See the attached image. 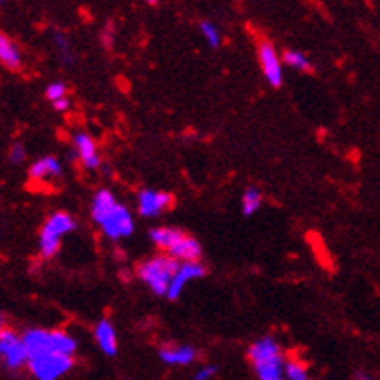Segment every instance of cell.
<instances>
[{"mask_svg": "<svg viewBox=\"0 0 380 380\" xmlns=\"http://www.w3.org/2000/svg\"><path fill=\"white\" fill-rule=\"evenodd\" d=\"M260 204H262V194L258 192L256 189H246L243 194V214L244 216H253L258 212L260 208Z\"/></svg>", "mask_w": 380, "mask_h": 380, "instance_id": "cell-18", "label": "cell"}, {"mask_svg": "<svg viewBox=\"0 0 380 380\" xmlns=\"http://www.w3.org/2000/svg\"><path fill=\"white\" fill-rule=\"evenodd\" d=\"M54 45H56V49H58V51H61V54H63L64 64L74 63L72 53H70V43H68V39H66L63 33H56V35H54Z\"/></svg>", "mask_w": 380, "mask_h": 380, "instance_id": "cell-22", "label": "cell"}, {"mask_svg": "<svg viewBox=\"0 0 380 380\" xmlns=\"http://www.w3.org/2000/svg\"><path fill=\"white\" fill-rule=\"evenodd\" d=\"M258 380H285V361L283 355H271L251 361Z\"/></svg>", "mask_w": 380, "mask_h": 380, "instance_id": "cell-9", "label": "cell"}, {"mask_svg": "<svg viewBox=\"0 0 380 380\" xmlns=\"http://www.w3.org/2000/svg\"><path fill=\"white\" fill-rule=\"evenodd\" d=\"M216 372H217L216 365H206V367H202V369L192 377V380H212L216 377Z\"/></svg>", "mask_w": 380, "mask_h": 380, "instance_id": "cell-25", "label": "cell"}, {"mask_svg": "<svg viewBox=\"0 0 380 380\" xmlns=\"http://www.w3.org/2000/svg\"><path fill=\"white\" fill-rule=\"evenodd\" d=\"M0 63L8 70L22 68V53H19L16 43L6 35H0Z\"/></svg>", "mask_w": 380, "mask_h": 380, "instance_id": "cell-17", "label": "cell"}, {"mask_svg": "<svg viewBox=\"0 0 380 380\" xmlns=\"http://www.w3.org/2000/svg\"><path fill=\"white\" fill-rule=\"evenodd\" d=\"M0 357L4 367L10 371H18L27 365V349L24 335L14 332L8 326H2L0 330Z\"/></svg>", "mask_w": 380, "mask_h": 380, "instance_id": "cell-4", "label": "cell"}, {"mask_svg": "<svg viewBox=\"0 0 380 380\" xmlns=\"http://www.w3.org/2000/svg\"><path fill=\"white\" fill-rule=\"evenodd\" d=\"M258 61L262 66L264 78L268 80L271 88H280L283 81V72H281V61L278 56L276 47L271 45L268 39H262L258 43Z\"/></svg>", "mask_w": 380, "mask_h": 380, "instance_id": "cell-5", "label": "cell"}, {"mask_svg": "<svg viewBox=\"0 0 380 380\" xmlns=\"http://www.w3.org/2000/svg\"><path fill=\"white\" fill-rule=\"evenodd\" d=\"M117 200L115 196L109 192V190H100L93 198V204H91V217L93 221L101 227V223L111 216V212L117 208Z\"/></svg>", "mask_w": 380, "mask_h": 380, "instance_id": "cell-14", "label": "cell"}, {"mask_svg": "<svg viewBox=\"0 0 380 380\" xmlns=\"http://www.w3.org/2000/svg\"><path fill=\"white\" fill-rule=\"evenodd\" d=\"M159 359L167 365H190L196 359V349L190 345H177V347H165L159 351Z\"/></svg>", "mask_w": 380, "mask_h": 380, "instance_id": "cell-16", "label": "cell"}, {"mask_svg": "<svg viewBox=\"0 0 380 380\" xmlns=\"http://www.w3.org/2000/svg\"><path fill=\"white\" fill-rule=\"evenodd\" d=\"M27 367L37 380H58L74 367L76 340L64 330L33 328L24 334Z\"/></svg>", "mask_w": 380, "mask_h": 380, "instance_id": "cell-1", "label": "cell"}, {"mask_svg": "<svg viewBox=\"0 0 380 380\" xmlns=\"http://www.w3.org/2000/svg\"><path fill=\"white\" fill-rule=\"evenodd\" d=\"M150 239L154 241L155 246L171 253L173 248L184 239V233L179 229H173V227H155L150 231Z\"/></svg>", "mask_w": 380, "mask_h": 380, "instance_id": "cell-15", "label": "cell"}, {"mask_svg": "<svg viewBox=\"0 0 380 380\" xmlns=\"http://www.w3.org/2000/svg\"><path fill=\"white\" fill-rule=\"evenodd\" d=\"M76 221L70 214L66 212H54L53 216L47 219V223L39 233V248L43 258H53L58 253L61 246V237L74 231Z\"/></svg>", "mask_w": 380, "mask_h": 380, "instance_id": "cell-3", "label": "cell"}, {"mask_svg": "<svg viewBox=\"0 0 380 380\" xmlns=\"http://www.w3.org/2000/svg\"><path fill=\"white\" fill-rule=\"evenodd\" d=\"M101 229H103V233H105L109 239H113V241H118V239H122V237L132 235L134 223H132L130 212H128L122 204H117V208L111 212V216L101 223Z\"/></svg>", "mask_w": 380, "mask_h": 380, "instance_id": "cell-7", "label": "cell"}, {"mask_svg": "<svg viewBox=\"0 0 380 380\" xmlns=\"http://www.w3.org/2000/svg\"><path fill=\"white\" fill-rule=\"evenodd\" d=\"M95 342L101 347V351L113 357L118 351V340L117 332H115V326L111 324L109 320H101L100 324L95 326Z\"/></svg>", "mask_w": 380, "mask_h": 380, "instance_id": "cell-13", "label": "cell"}, {"mask_svg": "<svg viewBox=\"0 0 380 380\" xmlns=\"http://www.w3.org/2000/svg\"><path fill=\"white\" fill-rule=\"evenodd\" d=\"M355 380H374L371 377V374H367V372H357V374H355Z\"/></svg>", "mask_w": 380, "mask_h": 380, "instance_id": "cell-27", "label": "cell"}, {"mask_svg": "<svg viewBox=\"0 0 380 380\" xmlns=\"http://www.w3.org/2000/svg\"><path fill=\"white\" fill-rule=\"evenodd\" d=\"M179 268H181V262H177L169 254L167 256H155V258H150V260H145V262L138 266V276L150 290L154 291L155 295H159V297L165 295L167 297L169 285H171L173 278L177 276Z\"/></svg>", "mask_w": 380, "mask_h": 380, "instance_id": "cell-2", "label": "cell"}, {"mask_svg": "<svg viewBox=\"0 0 380 380\" xmlns=\"http://www.w3.org/2000/svg\"><path fill=\"white\" fill-rule=\"evenodd\" d=\"M175 198L169 192H159V190H140L138 194V209L144 217H157L163 212L173 208Z\"/></svg>", "mask_w": 380, "mask_h": 380, "instance_id": "cell-6", "label": "cell"}, {"mask_svg": "<svg viewBox=\"0 0 380 380\" xmlns=\"http://www.w3.org/2000/svg\"><path fill=\"white\" fill-rule=\"evenodd\" d=\"M53 109L54 111H58V113H64V111H68L70 109V100H61V101H56V103H53Z\"/></svg>", "mask_w": 380, "mask_h": 380, "instance_id": "cell-26", "label": "cell"}, {"mask_svg": "<svg viewBox=\"0 0 380 380\" xmlns=\"http://www.w3.org/2000/svg\"><path fill=\"white\" fill-rule=\"evenodd\" d=\"M74 148H76V154H78V159L84 165V169H97L101 165L100 154H97V145L93 142V138L88 134L74 136Z\"/></svg>", "mask_w": 380, "mask_h": 380, "instance_id": "cell-10", "label": "cell"}, {"mask_svg": "<svg viewBox=\"0 0 380 380\" xmlns=\"http://www.w3.org/2000/svg\"><path fill=\"white\" fill-rule=\"evenodd\" d=\"M200 31H202V35H204L209 47L217 49V47L221 45V33H219V29L212 22H200Z\"/></svg>", "mask_w": 380, "mask_h": 380, "instance_id": "cell-20", "label": "cell"}, {"mask_svg": "<svg viewBox=\"0 0 380 380\" xmlns=\"http://www.w3.org/2000/svg\"><path fill=\"white\" fill-rule=\"evenodd\" d=\"M171 258H175L177 262L181 264H189V262H200V256H202V246L200 243L194 239V237L184 235L181 243L177 244L169 253Z\"/></svg>", "mask_w": 380, "mask_h": 380, "instance_id": "cell-12", "label": "cell"}, {"mask_svg": "<svg viewBox=\"0 0 380 380\" xmlns=\"http://www.w3.org/2000/svg\"><path fill=\"white\" fill-rule=\"evenodd\" d=\"M206 276V268L200 262H189L181 264V268L177 271V276L173 278L171 285H169V291H167V299L169 301H177L181 297L184 285L192 280H198V278H204Z\"/></svg>", "mask_w": 380, "mask_h": 380, "instance_id": "cell-8", "label": "cell"}, {"mask_svg": "<svg viewBox=\"0 0 380 380\" xmlns=\"http://www.w3.org/2000/svg\"><path fill=\"white\" fill-rule=\"evenodd\" d=\"M283 61L287 66L291 68H295V70H301V72H307L310 70V61H308L305 53H301V51H293V49H287L285 53H283Z\"/></svg>", "mask_w": 380, "mask_h": 380, "instance_id": "cell-19", "label": "cell"}, {"mask_svg": "<svg viewBox=\"0 0 380 380\" xmlns=\"http://www.w3.org/2000/svg\"><path fill=\"white\" fill-rule=\"evenodd\" d=\"M63 175V167H61V161L49 155V157H43L35 161L31 167H29V179L31 181H45V179H56Z\"/></svg>", "mask_w": 380, "mask_h": 380, "instance_id": "cell-11", "label": "cell"}, {"mask_svg": "<svg viewBox=\"0 0 380 380\" xmlns=\"http://www.w3.org/2000/svg\"><path fill=\"white\" fill-rule=\"evenodd\" d=\"M285 380H308V371L305 363L287 361L285 363Z\"/></svg>", "mask_w": 380, "mask_h": 380, "instance_id": "cell-21", "label": "cell"}, {"mask_svg": "<svg viewBox=\"0 0 380 380\" xmlns=\"http://www.w3.org/2000/svg\"><path fill=\"white\" fill-rule=\"evenodd\" d=\"M47 100L51 101V103H56V101H61L66 97V86H64L63 81H54L51 84L49 88H47Z\"/></svg>", "mask_w": 380, "mask_h": 380, "instance_id": "cell-23", "label": "cell"}, {"mask_svg": "<svg viewBox=\"0 0 380 380\" xmlns=\"http://www.w3.org/2000/svg\"><path fill=\"white\" fill-rule=\"evenodd\" d=\"M8 159L14 163V165H18V163L24 161V159H26V150H24V145L22 144L12 145L8 150Z\"/></svg>", "mask_w": 380, "mask_h": 380, "instance_id": "cell-24", "label": "cell"}]
</instances>
